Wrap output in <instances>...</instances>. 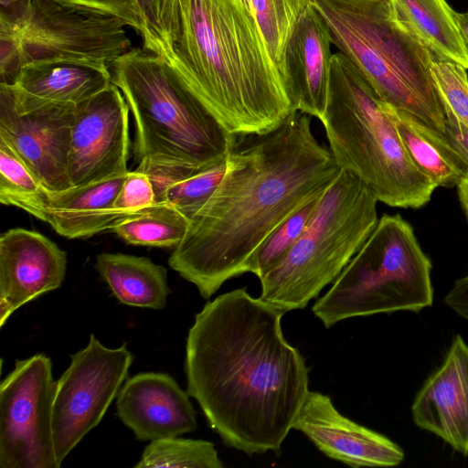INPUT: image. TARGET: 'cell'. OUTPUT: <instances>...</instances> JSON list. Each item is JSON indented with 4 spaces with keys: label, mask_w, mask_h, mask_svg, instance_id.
Segmentation results:
<instances>
[{
    "label": "cell",
    "mask_w": 468,
    "mask_h": 468,
    "mask_svg": "<svg viewBox=\"0 0 468 468\" xmlns=\"http://www.w3.org/2000/svg\"><path fill=\"white\" fill-rule=\"evenodd\" d=\"M55 380L44 354L16 361L0 384V468H58L52 435Z\"/></svg>",
    "instance_id": "cell-11"
},
{
    "label": "cell",
    "mask_w": 468,
    "mask_h": 468,
    "mask_svg": "<svg viewBox=\"0 0 468 468\" xmlns=\"http://www.w3.org/2000/svg\"><path fill=\"white\" fill-rule=\"evenodd\" d=\"M431 269L412 226L384 214L313 313L326 328L352 317L419 313L433 303Z\"/></svg>",
    "instance_id": "cell-8"
},
{
    "label": "cell",
    "mask_w": 468,
    "mask_h": 468,
    "mask_svg": "<svg viewBox=\"0 0 468 468\" xmlns=\"http://www.w3.org/2000/svg\"><path fill=\"white\" fill-rule=\"evenodd\" d=\"M116 413L140 441L180 436L197 428L188 393L165 373L127 378L117 395Z\"/></svg>",
    "instance_id": "cell-16"
},
{
    "label": "cell",
    "mask_w": 468,
    "mask_h": 468,
    "mask_svg": "<svg viewBox=\"0 0 468 468\" xmlns=\"http://www.w3.org/2000/svg\"><path fill=\"white\" fill-rule=\"evenodd\" d=\"M63 5L75 9L112 16L120 19L125 26L138 27L142 0H54Z\"/></svg>",
    "instance_id": "cell-32"
},
{
    "label": "cell",
    "mask_w": 468,
    "mask_h": 468,
    "mask_svg": "<svg viewBox=\"0 0 468 468\" xmlns=\"http://www.w3.org/2000/svg\"><path fill=\"white\" fill-rule=\"evenodd\" d=\"M445 303L455 314L468 322V273L454 282L445 295Z\"/></svg>",
    "instance_id": "cell-33"
},
{
    "label": "cell",
    "mask_w": 468,
    "mask_h": 468,
    "mask_svg": "<svg viewBox=\"0 0 468 468\" xmlns=\"http://www.w3.org/2000/svg\"><path fill=\"white\" fill-rule=\"evenodd\" d=\"M244 5L247 6V8L249 9V0H241Z\"/></svg>",
    "instance_id": "cell-38"
},
{
    "label": "cell",
    "mask_w": 468,
    "mask_h": 468,
    "mask_svg": "<svg viewBox=\"0 0 468 468\" xmlns=\"http://www.w3.org/2000/svg\"><path fill=\"white\" fill-rule=\"evenodd\" d=\"M133 356L124 343L103 346L90 335L87 346L70 356V364L55 381L52 435L58 466L102 420L127 379Z\"/></svg>",
    "instance_id": "cell-10"
},
{
    "label": "cell",
    "mask_w": 468,
    "mask_h": 468,
    "mask_svg": "<svg viewBox=\"0 0 468 468\" xmlns=\"http://www.w3.org/2000/svg\"><path fill=\"white\" fill-rule=\"evenodd\" d=\"M135 124L136 170L155 192L227 158L236 136L157 56L131 48L110 66Z\"/></svg>",
    "instance_id": "cell-4"
},
{
    "label": "cell",
    "mask_w": 468,
    "mask_h": 468,
    "mask_svg": "<svg viewBox=\"0 0 468 468\" xmlns=\"http://www.w3.org/2000/svg\"><path fill=\"white\" fill-rule=\"evenodd\" d=\"M411 415L419 428L468 455V345L460 335L416 394Z\"/></svg>",
    "instance_id": "cell-17"
},
{
    "label": "cell",
    "mask_w": 468,
    "mask_h": 468,
    "mask_svg": "<svg viewBox=\"0 0 468 468\" xmlns=\"http://www.w3.org/2000/svg\"><path fill=\"white\" fill-rule=\"evenodd\" d=\"M453 17L459 33L468 48V11L465 13H459L453 10Z\"/></svg>",
    "instance_id": "cell-36"
},
{
    "label": "cell",
    "mask_w": 468,
    "mask_h": 468,
    "mask_svg": "<svg viewBox=\"0 0 468 468\" xmlns=\"http://www.w3.org/2000/svg\"><path fill=\"white\" fill-rule=\"evenodd\" d=\"M377 203L363 182L341 170L301 237L260 279V298L284 313L305 308L367 239L378 220Z\"/></svg>",
    "instance_id": "cell-7"
},
{
    "label": "cell",
    "mask_w": 468,
    "mask_h": 468,
    "mask_svg": "<svg viewBox=\"0 0 468 468\" xmlns=\"http://www.w3.org/2000/svg\"><path fill=\"white\" fill-rule=\"evenodd\" d=\"M324 192L312 197L268 236L251 257L248 272L260 280L283 258L308 226Z\"/></svg>",
    "instance_id": "cell-27"
},
{
    "label": "cell",
    "mask_w": 468,
    "mask_h": 468,
    "mask_svg": "<svg viewBox=\"0 0 468 468\" xmlns=\"http://www.w3.org/2000/svg\"><path fill=\"white\" fill-rule=\"evenodd\" d=\"M331 44L329 31L312 3L287 41L282 72L293 110L319 121L327 103Z\"/></svg>",
    "instance_id": "cell-18"
},
{
    "label": "cell",
    "mask_w": 468,
    "mask_h": 468,
    "mask_svg": "<svg viewBox=\"0 0 468 468\" xmlns=\"http://www.w3.org/2000/svg\"><path fill=\"white\" fill-rule=\"evenodd\" d=\"M129 111L113 83L76 105L68 162L71 187L129 172Z\"/></svg>",
    "instance_id": "cell-13"
},
{
    "label": "cell",
    "mask_w": 468,
    "mask_h": 468,
    "mask_svg": "<svg viewBox=\"0 0 468 468\" xmlns=\"http://www.w3.org/2000/svg\"><path fill=\"white\" fill-rule=\"evenodd\" d=\"M110 68L73 63H37L21 69L12 87L53 102L79 104L112 84Z\"/></svg>",
    "instance_id": "cell-20"
},
{
    "label": "cell",
    "mask_w": 468,
    "mask_h": 468,
    "mask_svg": "<svg viewBox=\"0 0 468 468\" xmlns=\"http://www.w3.org/2000/svg\"><path fill=\"white\" fill-rule=\"evenodd\" d=\"M320 122L340 169L363 182L378 202L417 209L431 200L437 187L410 158L387 103L340 52L333 54Z\"/></svg>",
    "instance_id": "cell-5"
},
{
    "label": "cell",
    "mask_w": 468,
    "mask_h": 468,
    "mask_svg": "<svg viewBox=\"0 0 468 468\" xmlns=\"http://www.w3.org/2000/svg\"><path fill=\"white\" fill-rule=\"evenodd\" d=\"M387 110L415 166L436 187H452L466 176L468 168L444 134L413 114L387 103Z\"/></svg>",
    "instance_id": "cell-21"
},
{
    "label": "cell",
    "mask_w": 468,
    "mask_h": 468,
    "mask_svg": "<svg viewBox=\"0 0 468 468\" xmlns=\"http://www.w3.org/2000/svg\"><path fill=\"white\" fill-rule=\"evenodd\" d=\"M115 298L125 305L164 309L170 292L165 267L149 258L101 253L94 265Z\"/></svg>",
    "instance_id": "cell-22"
},
{
    "label": "cell",
    "mask_w": 468,
    "mask_h": 468,
    "mask_svg": "<svg viewBox=\"0 0 468 468\" xmlns=\"http://www.w3.org/2000/svg\"><path fill=\"white\" fill-rule=\"evenodd\" d=\"M188 225L189 218L176 207L157 201L132 212L112 230L130 244L176 248L183 239Z\"/></svg>",
    "instance_id": "cell-24"
},
{
    "label": "cell",
    "mask_w": 468,
    "mask_h": 468,
    "mask_svg": "<svg viewBox=\"0 0 468 468\" xmlns=\"http://www.w3.org/2000/svg\"><path fill=\"white\" fill-rule=\"evenodd\" d=\"M340 172L301 112L292 111L269 133L236 136L221 182L189 219L169 266L210 298L225 282L248 272L268 236Z\"/></svg>",
    "instance_id": "cell-2"
},
{
    "label": "cell",
    "mask_w": 468,
    "mask_h": 468,
    "mask_svg": "<svg viewBox=\"0 0 468 468\" xmlns=\"http://www.w3.org/2000/svg\"><path fill=\"white\" fill-rule=\"evenodd\" d=\"M312 3L313 0H249V10L282 76L287 41Z\"/></svg>",
    "instance_id": "cell-25"
},
{
    "label": "cell",
    "mask_w": 468,
    "mask_h": 468,
    "mask_svg": "<svg viewBox=\"0 0 468 468\" xmlns=\"http://www.w3.org/2000/svg\"><path fill=\"white\" fill-rule=\"evenodd\" d=\"M125 27L118 18L80 11L54 0H22L2 5L0 84H12L21 69L29 64L110 68L131 49Z\"/></svg>",
    "instance_id": "cell-9"
},
{
    "label": "cell",
    "mask_w": 468,
    "mask_h": 468,
    "mask_svg": "<svg viewBox=\"0 0 468 468\" xmlns=\"http://www.w3.org/2000/svg\"><path fill=\"white\" fill-rule=\"evenodd\" d=\"M135 468H222L223 463L212 442L179 436L151 441Z\"/></svg>",
    "instance_id": "cell-26"
},
{
    "label": "cell",
    "mask_w": 468,
    "mask_h": 468,
    "mask_svg": "<svg viewBox=\"0 0 468 468\" xmlns=\"http://www.w3.org/2000/svg\"><path fill=\"white\" fill-rule=\"evenodd\" d=\"M398 15L436 58L457 62L468 69V48L457 28L453 9L445 0H392Z\"/></svg>",
    "instance_id": "cell-23"
},
{
    "label": "cell",
    "mask_w": 468,
    "mask_h": 468,
    "mask_svg": "<svg viewBox=\"0 0 468 468\" xmlns=\"http://www.w3.org/2000/svg\"><path fill=\"white\" fill-rule=\"evenodd\" d=\"M226 168L227 158L188 177L168 183L155 192L156 202L173 205L190 219L214 193Z\"/></svg>",
    "instance_id": "cell-28"
},
{
    "label": "cell",
    "mask_w": 468,
    "mask_h": 468,
    "mask_svg": "<svg viewBox=\"0 0 468 468\" xmlns=\"http://www.w3.org/2000/svg\"><path fill=\"white\" fill-rule=\"evenodd\" d=\"M284 314L239 288L208 301L187 334L186 392L222 441L249 455L280 453L310 391Z\"/></svg>",
    "instance_id": "cell-1"
},
{
    "label": "cell",
    "mask_w": 468,
    "mask_h": 468,
    "mask_svg": "<svg viewBox=\"0 0 468 468\" xmlns=\"http://www.w3.org/2000/svg\"><path fill=\"white\" fill-rule=\"evenodd\" d=\"M67 254L35 230L10 229L0 236V326L18 308L59 288Z\"/></svg>",
    "instance_id": "cell-14"
},
{
    "label": "cell",
    "mask_w": 468,
    "mask_h": 468,
    "mask_svg": "<svg viewBox=\"0 0 468 468\" xmlns=\"http://www.w3.org/2000/svg\"><path fill=\"white\" fill-rule=\"evenodd\" d=\"M44 189L26 163L0 139V202L18 207L37 197Z\"/></svg>",
    "instance_id": "cell-29"
},
{
    "label": "cell",
    "mask_w": 468,
    "mask_h": 468,
    "mask_svg": "<svg viewBox=\"0 0 468 468\" xmlns=\"http://www.w3.org/2000/svg\"><path fill=\"white\" fill-rule=\"evenodd\" d=\"M431 77L445 116L455 118L468 129V76L461 64L435 58L431 66Z\"/></svg>",
    "instance_id": "cell-30"
},
{
    "label": "cell",
    "mask_w": 468,
    "mask_h": 468,
    "mask_svg": "<svg viewBox=\"0 0 468 468\" xmlns=\"http://www.w3.org/2000/svg\"><path fill=\"white\" fill-rule=\"evenodd\" d=\"M135 31L231 135L269 133L294 111L241 0H142Z\"/></svg>",
    "instance_id": "cell-3"
},
{
    "label": "cell",
    "mask_w": 468,
    "mask_h": 468,
    "mask_svg": "<svg viewBox=\"0 0 468 468\" xmlns=\"http://www.w3.org/2000/svg\"><path fill=\"white\" fill-rule=\"evenodd\" d=\"M332 44L392 107L444 133L446 116L431 71L436 58L392 0H313Z\"/></svg>",
    "instance_id": "cell-6"
},
{
    "label": "cell",
    "mask_w": 468,
    "mask_h": 468,
    "mask_svg": "<svg viewBox=\"0 0 468 468\" xmlns=\"http://www.w3.org/2000/svg\"><path fill=\"white\" fill-rule=\"evenodd\" d=\"M443 134L468 168V129L463 126L455 118L446 116Z\"/></svg>",
    "instance_id": "cell-34"
},
{
    "label": "cell",
    "mask_w": 468,
    "mask_h": 468,
    "mask_svg": "<svg viewBox=\"0 0 468 468\" xmlns=\"http://www.w3.org/2000/svg\"><path fill=\"white\" fill-rule=\"evenodd\" d=\"M76 104L44 101L0 85V139L45 189L71 187L68 162Z\"/></svg>",
    "instance_id": "cell-12"
},
{
    "label": "cell",
    "mask_w": 468,
    "mask_h": 468,
    "mask_svg": "<svg viewBox=\"0 0 468 468\" xmlns=\"http://www.w3.org/2000/svg\"><path fill=\"white\" fill-rule=\"evenodd\" d=\"M293 429L326 456L352 467L397 466L405 458L399 445L345 417L331 399L320 392H308Z\"/></svg>",
    "instance_id": "cell-15"
},
{
    "label": "cell",
    "mask_w": 468,
    "mask_h": 468,
    "mask_svg": "<svg viewBox=\"0 0 468 468\" xmlns=\"http://www.w3.org/2000/svg\"><path fill=\"white\" fill-rule=\"evenodd\" d=\"M22 0H1L2 5H10L18 3Z\"/></svg>",
    "instance_id": "cell-37"
},
{
    "label": "cell",
    "mask_w": 468,
    "mask_h": 468,
    "mask_svg": "<svg viewBox=\"0 0 468 468\" xmlns=\"http://www.w3.org/2000/svg\"><path fill=\"white\" fill-rule=\"evenodd\" d=\"M128 174V173H127ZM126 175L58 192L44 189L17 207L48 223L68 239L90 237L112 229L132 212L113 207Z\"/></svg>",
    "instance_id": "cell-19"
},
{
    "label": "cell",
    "mask_w": 468,
    "mask_h": 468,
    "mask_svg": "<svg viewBox=\"0 0 468 468\" xmlns=\"http://www.w3.org/2000/svg\"><path fill=\"white\" fill-rule=\"evenodd\" d=\"M456 186L460 205L468 221V172Z\"/></svg>",
    "instance_id": "cell-35"
},
{
    "label": "cell",
    "mask_w": 468,
    "mask_h": 468,
    "mask_svg": "<svg viewBox=\"0 0 468 468\" xmlns=\"http://www.w3.org/2000/svg\"><path fill=\"white\" fill-rule=\"evenodd\" d=\"M156 202L155 189L151 177L141 171H129L113 203L120 211L133 212Z\"/></svg>",
    "instance_id": "cell-31"
}]
</instances>
